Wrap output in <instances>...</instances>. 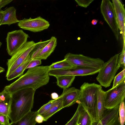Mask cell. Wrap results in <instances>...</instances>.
Here are the masks:
<instances>
[{"label":"cell","instance_id":"6da1fadb","mask_svg":"<svg viewBox=\"0 0 125 125\" xmlns=\"http://www.w3.org/2000/svg\"><path fill=\"white\" fill-rule=\"evenodd\" d=\"M49 66H38L28 69L24 74L4 89L11 94L24 89L36 91L49 83Z\"/></svg>","mask_w":125,"mask_h":125},{"label":"cell","instance_id":"7a4b0ae2","mask_svg":"<svg viewBox=\"0 0 125 125\" xmlns=\"http://www.w3.org/2000/svg\"><path fill=\"white\" fill-rule=\"evenodd\" d=\"M35 91L31 88L24 89L12 94L9 116L11 123L18 121L31 111Z\"/></svg>","mask_w":125,"mask_h":125},{"label":"cell","instance_id":"3957f363","mask_svg":"<svg viewBox=\"0 0 125 125\" xmlns=\"http://www.w3.org/2000/svg\"><path fill=\"white\" fill-rule=\"evenodd\" d=\"M102 86L94 83L84 82L80 88V95L76 103L81 104L89 114L94 122L96 121V104L98 91Z\"/></svg>","mask_w":125,"mask_h":125},{"label":"cell","instance_id":"277c9868","mask_svg":"<svg viewBox=\"0 0 125 125\" xmlns=\"http://www.w3.org/2000/svg\"><path fill=\"white\" fill-rule=\"evenodd\" d=\"M119 54H115L104 62L98 72L96 78L100 85L105 88L109 87L120 68L118 62Z\"/></svg>","mask_w":125,"mask_h":125},{"label":"cell","instance_id":"5b68a950","mask_svg":"<svg viewBox=\"0 0 125 125\" xmlns=\"http://www.w3.org/2000/svg\"><path fill=\"white\" fill-rule=\"evenodd\" d=\"M36 44V43L33 41L27 42L8 60L6 77L24 62L33 49Z\"/></svg>","mask_w":125,"mask_h":125},{"label":"cell","instance_id":"8992f818","mask_svg":"<svg viewBox=\"0 0 125 125\" xmlns=\"http://www.w3.org/2000/svg\"><path fill=\"white\" fill-rule=\"evenodd\" d=\"M64 59L74 66L93 68L100 69L104 62L99 58H93L82 54L67 53Z\"/></svg>","mask_w":125,"mask_h":125},{"label":"cell","instance_id":"52a82bcc","mask_svg":"<svg viewBox=\"0 0 125 125\" xmlns=\"http://www.w3.org/2000/svg\"><path fill=\"white\" fill-rule=\"evenodd\" d=\"M125 97V81L114 88L105 92V109H111L119 105L124 101Z\"/></svg>","mask_w":125,"mask_h":125},{"label":"cell","instance_id":"ba28073f","mask_svg":"<svg viewBox=\"0 0 125 125\" xmlns=\"http://www.w3.org/2000/svg\"><path fill=\"white\" fill-rule=\"evenodd\" d=\"M28 37L29 35L21 30L8 32L6 40L8 54L11 56L27 42Z\"/></svg>","mask_w":125,"mask_h":125},{"label":"cell","instance_id":"9c48e42d","mask_svg":"<svg viewBox=\"0 0 125 125\" xmlns=\"http://www.w3.org/2000/svg\"><path fill=\"white\" fill-rule=\"evenodd\" d=\"M101 12L104 20L113 31L117 40L119 39V28L114 9L109 0H103L100 5Z\"/></svg>","mask_w":125,"mask_h":125},{"label":"cell","instance_id":"30bf717a","mask_svg":"<svg viewBox=\"0 0 125 125\" xmlns=\"http://www.w3.org/2000/svg\"><path fill=\"white\" fill-rule=\"evenodd\" d=\"M18 25L20 28L33 32L41 31L48 29L49 22L41 16L34 19L24 18L19 21Z\"/></svg>","mask_w":125,"mask_h":125},{"label":"cell","instance_id":"8fae6325","mask_svg":"<svg viewBox=\"0 0 125 125\" xmlns=\"http://www.w3.org/2000/svg\"><path fill=\"white\" fill-rule=\"evenodd\" d=\"M100 70L76 66L69 69L51 71L49 72V76L55 77L62 75L84 76L94 74L98 73Z\"/></svg>","mask_w":125,"mask_h":125},{"label":"cell","instance_id":"7c38bea8","mask_svg":"<svg viewBox=\"0 0 125 125\" xmlns=\"http://www.w3.org/2000/svg\"><path fill=\"white\" fill-rule=\"evenodd\" d=\"M119 105L111 109H105L99 122H94L92 125H120L119 119Z\"/></svg>","mask_w":125,"mask_h":125},{"label":"cell","instance_id":"4fadbf2b","mask_svg":"<svg viewBox=\"0 0 125 125\" xmlns=\"http://www.w3.org/2000/svg\"><path fill=\"white\" fill-rule=\"evenodd\" d=\"M119 29L122 33L123 43L125 42V10L124 5L119 0H112Z\"/></svg>","mask_w":125,"mask_h":125},{"label":"cell","instance_id":"5bb4252c","mask_svg":"<svg viewBox=\"0 0 125 125\" xmlns=\"http://www.w3.org/2000/svg\"><path fill=\"white\" fill-rule=\"evenodd\" d=\"M80 95V90L74 87L63 89L61 96L63 108L71 106L78 100Z\"/></svg>","mask_w":125,"mask_h":125},{"label":"cell","instance_id":"9a60e30c","mask_svg":"<svg viewBox=\"0 0 125 125\" xmlns=\"http://www.w3.org/2000/svg\"><path fill=\"white\" fill-rule=\"evenodd\" d=\"M11 100L12 94L5 89L0 92V114L9 118Z\"/></svg>","mask_w":125,"mask_h":125},{"label":"cell","instance_id":"2e32d148","mask_svg":"<svg viewBox=\"0 0 125 125\" xmlns=\"http://www.w3.org/2000/svg\"><path fill=\"white\" fill-rule=\"evenodd\" d=\"M49 42L35 57L34 59L40 60H46L54 51L57 45V39L56 37L52 36Z\"/></svg>","mask_w":125,"mask_h":125},{"label":"cell","instance_id":"e0dca14e","mask_svg":"<svg viewBox=\"0 0 125 125\" xmlns=\"http://www.w3.org/2000/svg\"><path fill=\"white\" fill-rule=\"evenodd\" d=\"M105 92L102 88L97 92L96 104V121H99L105 109L104 106Z\"/></svg>","mask_w":125,"mask_h":125},{"label":"cell","instance_id":"ac0fdd59","mask_svg":"<svg viewBox=\"0 0 125 125\" xmlns=\"http://www.w3.org/2000/svg\"><path fill=\"white\" fill-rule=\"evenodd\" d=\"M19 21L16 17V9L14 7H8L3 11L1 25L7 24L9 26L18 23Z\"/></svg>","mask_w":125,"mask_h":125},{"label":"cell","instance_id":"d6986e66","mask_svg":"<svg viewBox=\"0 0 125 125\" xmlns=\"http://www.w3.org/2000/svg\"><path fill=\"white\" fill-rule=\"evenodd\" d=\"M38 115L37 111H31L18 121L10 123L9 125H35V118Z\"/></svg>","mask_w":125,"mask_h":125},{"label":"cell","instance_id":"ffe728a7","mask_svg":"<svg viewBox=\"0 0 125 125\" xmlns=\"http://www.w3.org/2000/svg\"><path fill=\"white\" fill-rule=\"evenodd\" d=\"M32 60L29 54L24 62L6 77L8 81L12 80L22 75L29 62Z\"/></svg>","mask_w":125,"mask_h":125},{"label":"cell","instance_id":"44dd1931","mask_svg":"<svg viewBox=\"0 0 125 125\" xmlns=\"http://www.w3.org/2000/svg\"><path fill=\"white\" fill-rule=\"evenodd\" d=\"M62 100L61 95L56 99L50 109L47 112L42 115L46 121L56 113L62 108Z\"/></svg>","mask_w":125,"mask_h":125},{"label":"cell","instance_id":"7402d4cb","mask_svg":"<svg viewBox=\"0 0 125 125\" xmlns=\"http://www.w3.org/2000/svg\"><path fill=\"white\" fill-rule=\"evenodd\" d=\"M55 77L57 79V85L63 89L68 88L71 86L75 79V76L62 75Z\"/></svg>","mask_w":125,"mask_h":125},{"label":"cell","instance_id":"603a6c76","mask_svg":"<svg viewBox=\"0 0 125 125\" xmlns=\"http://www.w3.org/2000/svg\"><path fill=\"white\" fill-rule=\"evenodd\" d=\"M75 66L64 59L61 61L52 63L49 66V67L50 71L55 70L69 69L73 68Z\"/></svg>","mask_w":125,"mask_h":125},{"label":"cell","instance_id":"cb8c5ba5","mask_svg":"<svg viewBox=\"0 0 125 125\" xmlns=\"http://www.w3.org/2000/svg\"><path fill=\"white\" fill-rule=\"evenodd\" d=\"M93 122L89 114L84 109L79 114L77 124V125H92Z\"/></svg>","mask_w":125,"mask_h":125},{"label":"cell","instance_id":"d4e9b609","mask_svg":"<svg viewBox=\"0 0 125 125\" xmlns=\"http://www.w3.org/2000/svg\"><path fill=\"white\" fill-rule=\"evenodd\" d=\"M50 41V39H49L46 41H40L36 43L34 48L30 54L32 60L34 59Z\"/></svg>","mask_w":125,"mask_h":125},{"label":"cell","instance_id":"484cf974","mask_svg":"<svg viewBox=\"0 0 125 125\" xmlns=\"http://www.w3.org/2000/svg\"><path fill=\"white\" fill-rule=\"evenodd\" d=\"M83 109L81 105L78 104L76 110L73 116L65 125H77V122L79 115Z\"/></svg>","mask_w":125,"mask_h":125},{"label":"cell","instance_id":"4316f807","mask_svg":"<svg viewBox=\"0 0 125 125\" xmlns=\"http://www.w3.org/2000/svg\"><path fill=\"white\" fill-rule=\"evenodd\" d=\"M119 119L120 125H124L125 121V108L124 101L119 104Z\"/></svg>","mask_w":125,"mask_h":125},{"label":"cell","instance_id":"83f0119b","mask_svg":"<svg viewBox=\"0 0 125 125\" xmlns=\"http://www.w3.org/2000/svg\"><path fill=\"white\" fill-rule=\"evenodd\" d=\"M113 86V88L122 81H125V69L123 70L118 73L114 78Z\"/></svg>","mask_w":125,"mask_h":125},{"label":"cell","instance_id":"f1b7e54d","mask_svg":"<svg viewBox=\"0 0 125 125\" xmlns=\"http://www.w3.org/2000/svg\"><path fill=\"white\" fill-rule=\"evenodd\" d=\"M56 99L52 100L42 106L37 111L38 115H42L48 111L55 101Z\"/></svg>","mask_w":125,"mask_h":125},{"label":"cell","instance_id":"f546056e","mask_svg":"<svg viewBox=\"0 0 125 125\" xmlns=\"http://www.w3.org/2000/svg\"><path fill=\"white\" fill-rule=\"evenodd\" d=\"M125 42L123 43V48L121 54L119 55L118 62L120 67L122 68L123 69H125Z\"/></svg>","mask_w":125,"mask_h":125},{"label":"cell","instance_id":"4dcf8cb0","mask_svg":"<svg viewBox=\"0 0 125 125\" xmlns=\"http://www.w3.org/2000/svg\"><path fill=\"white\" fill-rule=\"evenodd\" d=\"M41 63V60L38 59H33L28 64L26 68V70L39 66Z\"/></svg>","mask_w":125,"mask_h":125},{"label":"cell","instance_id":"1f68e13d","mask_svg":"<svg viewBox=\"0 0 125 125\" xmlns=\"http://www.w3.org/2000/svg\"><path fill=\"white\" fill-rule=\"evenodd\" d=\"M78 6L86 8L94 1V0H75Z\"/></svg>","mask_w":125,"mask_h":125},{"label":"cell","instance_id":"d6a6232c","mask_svg":"<svg viewBox=\"0 0 125 125\" xmlns=\"http://www.w3.org/2000/svg\"><path fill=\"white\" fill-rule=\"evenodd\" d=\"M10 120L8 117L0 114V125H9Z\"/></svg>","mask_w":125,"mask_h":125},{"label":"cell","instance_id":"836d02e7","mask_svg":"<svg viewBox=\"0 0 125 125\" xmlns=\"http://www.w3.org/2000/svg\"><path fill=\"white\" fill-rule=\"evenodd\" d=\"M13 0H0V10L1 8L9 4Z\"/></svg>","mask_w":125,"mask_h":125},{"label":"cell","instance_id":"e575fe53","mask_svg":"<svg viewBox=\"0 0 125 125\" xmlns=\"http://www.w3.org/2000/svg\"><path fill=\"white\" fill-rule=\"evenodd\" d=\"M35 121L36 123H41L44 121V119L42 115H37L35 117Z\"/></svg>","mask_w":125,"mask_h":125},{"label":"cell","instance_id":"d590c367","mask_svg":"<svg viewBox=\"0 0 125 125\" xmlns=\"http://www.w3.org/2000/svg\"><path fill=\"white\" fill-rule=\"evenodd\" d=\"M59 96L57 93H56L53 92L51 94V97L52 100H55L57 99Z\"/></svg>","mask_w":125,"mask_h":125},{"label":"cell","instance_id":"8d00e7d4","mask_svg":"<svg viewBox=\"0 0 125 125\" xmlns=\"http://www.w3.org/2000/svg\"><path fill=\"white\" fill-rule=\"evenodd\" d=\"M3 12V10L1 9L0 10V26L1 25V23L2 19Z\"/></svg>","mask_w":125,"mask_h":125},{"label":"cell","instance_id":"74e56055","mask_svg":"<svg viewBox=\"0 0 125 125\" xmlns=\"http://www.w3.org/2000/svg\"><path fill=\"white\" fill-rule=\"evenodd\" d=\"M98 22V20L96 19H93L91 21V23L92 25H96Z\"/></svg>","mask_w":125,"mask_h":125},{"label":"cell","instance_id":"f35d334b","mask_svg":"<svg viewBox=\"0 0 125 125\" xmlns=\"http://www.w3.org/2000/svg\"><path fill=\"white\" fill-rule=\"evenodd\" d=\"M5 71V69L0 66V73L4 72Z\"/></svg>","mask_w":125,"mask_h":125},{"label":"cell","instance_id":"ab89813d","mask_svg":"<svg viewBox=\"0 0 125 125\" xmlns=\"http://www.w3.org/2000/svg\"><path fill=\"white\" fill-rule=\"evenodd\" d=\"M2 44V43L0 41V48L1 47V46Z\"/></svg>","mask_w":125,"mask_h":125}]
</instances>
